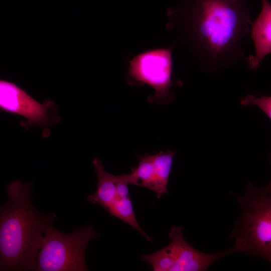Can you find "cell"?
Listing matches in <instances>:
<instances>
[{
    "label": "cell",
    "mask_w": 271,
    "mask_h": 271,
    "mask_svg": "<svg viewBox=\"0 0 271 271\" xmlns=\"http://www.w3.org/2000/svg\"><path fill=\"white\" fill-rule=\"evenodd\" d=\"M6 191L9 199L0 208V270H35L44 230L56 216L34 206L31 183L12 181Z\"/></svg>",
    "instance_id": "cell-1"
},
{
    "label": "cell",
    "mask_w": 271,
    "mask_h": 271,
    "mask_svg": "<svg viewBox=\"0 0 271 271\" xmlns=\"http://www.w3.org/2000/svg\"><path fill=\"white\" fill-rule=\"evenodd\" d=\"M232 194L241 211L229 238L234 239L239 252L271 264V193L248 182L243 195Z\"/></svg>",
    "instance_id": "cell-2"
},
{
    "label": "cell",
    "mask_w": 271,
    "mask_h": 271,
    "mask_svg": "<svg viewBox=\"0 0 271 271\" xmlns=\"http://www.w3.org/2000/svg\"><path fill=\"white\" fill-rule=\"evenodd\" d=\"M99 235L92 225L63 233L52 224L44 230L37 256L36 271L88 270L85 251L88 242Z\"/></svg>",
    "instance_id": "cell-3"
},
{
    "label": "cell",
    "mask_w": 271,
    "mask_h": 271,
    "mask_svg": "<svg viewBox=\"0 0 271 271\" xmlns=\"http://www.w3.org/2000/svg\"><path fill=\"white\" fill-rule=\"evenodd\" d=\"M194 10V32L205 48L218 54L232 45L241 23L236 6L223 0H201Z\"/></svg>",
    "instance_id": "cell-4"
},
{
    "label": "cell",
    "mask_w": 271,
    "mask_h": 271,
    "mask_svg": "<svg viewBox=\"0 0 271 271\" xmlns=\"http://www.w3.org/2000/svg\"><path fill=\"white\" fill-rule=\"evenodd\" d=\"M172 71L171 49H152L138 54L130 61L126 80L131 85L146 84L152 87L154 93L148 98L151 103L167 104L174 99L170 88L177 83L172 80Z\"/></svg>",
    "instance_id": "cell-5"
},
{
    "label": "cell",
    "mask_w": 271,
    "mask_h": 271,
    "mask_svg": "<svg viewBox=\"0 0 271 271\" xmlns=\"http://www.w3.org/2000/svg\"><path fill=\"white\" fill-rule=\"evenodd\" d=\"M182 226L174 227L170 231L171 241L168 244L173 256L174 264L171 271H203L220 258L239 252L236 245L221 252L208 253L198 251L185 239Z\"/></svg>",
    "instance_id": "cell-6"
},
{
    "label": "cell",
    "mask_w": 271,
    "mask_h": 271,
    "mask_svg": "<svg viewBox=\"0 0 271 271\" xmlns=\"http://www.w3.org/2000/svg\"><path fill=\"white\" fill-rule=\"evenodd\" d=\"M0 107L4 111L25 117L30 123L46 125L49 120L46 104H41L16 84L0 81Z\"/></svg>",
    "instance_id": "cell-7"
},
{
    "label": "cell",
    "mask_w": 271,
    "mask_h": 271,
    "mask_svg": "<svg viewBox=\"0 0 271 271\" xmlns=\"http://www.w3.org/2000/svg\"><path fill=\"white\" fill-rule=\"evenodd\" d=\"M261 1V11L252 27L255 53L249 57L248 62L252 69L257 68L262 59L271 53V4L267 0Z\"/></svg>",
    "instance_id": "cell-8"
},
{
    "label": "cell",
    "mask_w": 271,
    "mask_h": 271,
    "mask_svg": "<svg viewBox=\"0 0 271 271\" xmlns=\"http://www.w3.org/2000/svg\"><path fill=\"white\" fill-rule=\"evenodd\" d=\"M92 164L96 173L97 184L96 190L88 196L87 200L93 204H98L107 211L117 197L116 175L107 173L97 157Z\"/></svg>",
    "instance_id": "cell-9"
},
{
    "label": "cell",
    "mask_w": 271,
    "mask_h": 271,
    "mask_svg": "<svg viewBox=\"0 0 271 271\" xmlns=\"http://www.w3.org/2000/svg\"><path fill=\"white\" fill-rule=\"evenodd\" d=\"M175 153V151L168 150L153 155L154 180L152 190L157 198L168 193L167 184Z\"/></svg>",
    "instance_id": "cell-10"
},
{
    "label": "cell",
    "mask_w": 271,
    "mask_h": 271,
    "mask_svg": "<svg viewBox=\"0 0 271 271\" xmlns=\"http://www.w3.org/2000/svg\"><path fill=\"white\" fill-rule=\"evenodd\" d=\"M112 216L117 217L132 228L141 233L147 240L152 241L140 227L136 217L131 201L129 197H116V199L107 211Z\"/></svg>",
    "instance_id": "cell-11"
},
{
    "label": "cell",
    "mask_w": 271,
    "mask_h": 271,
    "mask_svg": "<svg viewBox=\"0 0 271 271\" xmlns=\"http://www.w3.org/2000/svg\"><path fill=\"white\" fill-rule=\"evenodd\" d=\"M154 180L153 155L141 157L138 166L128 174L129 184L144 187L152 190Z\"/></svg>",
    "instance_id": "cell-12"
},
{
    "label": "cell",
    "mask_w": 271,
    "mask_h": 271,
    "mask_svg": "<svg viewBox=\"0 0 271 271\" xmlns=\"http://www.w3.org/2000/svg\"><path fill=\"white\" fill-rule=\"evenodd\" d=\"M142 258L151 264L154 271H171L174 264L173 256L168 245L154 253L143 255Z\"/></svg>",
    "instance_id": "cell-13"
},
{
    "label": "cell",
    "mask_w": 271,
    "mask_h": 271,
    "mask_svg": "<svg viewBox=\"0 0 271 271\" xmlns=\"http://www.w3.org/2000/svg\"><path fill=\"white\" fill-rule=\"evenodd\" d=\"M240 102L241 105L244 106H257L271 120V96L257 97L253 95H247L241 98Z\"/></svg>",
    "instance_id": "cell-14"
},
{
    "label": "cell",
    "mask_w": 271,
    "mask_h": 271,
    "mask_svg": "<svg viewBox=\"0 0 271 271\" xmlns=\"http://www.w3.org/2000/svg\"><path fill=\"white\" fill-rule=\"evenodd\" d=\"M269 157L271 162V151L269 152ZM263 189L269 193H271V180L269 184L265 187H262Z\"/></svg>",
    "instance_id": "cell-15"
}]
</instances>
